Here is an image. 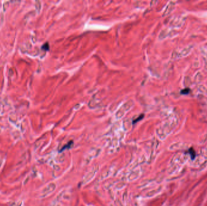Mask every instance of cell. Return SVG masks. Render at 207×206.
I'll list each match as a JSON object with an SVG mask.
<instances>
[{"label": "cell", "mask_w": 207, "mask_h": 206, "mask_svg": "<svg viewBox=\"0 0 207 206\" xmlns=\"http://www.w3.org/2000/svg\"><path fill=\"white\" fill-rule=\"evenodd\" d=\"M73 145V141H70L67 144H66L65 146H64L62 149L60 150V152H62L64 150L67 149H70Z\"/></svg>", "instance_id": "cell-1"}, {"label": "cell", "mask_w": 207, "mask_h": 206, "mask_svg": "<svg viewBox=\"0 0 207 206\" xmlns=\"http://www.w3.org/2000/svg\"><path fill=\"white\" fill-rule=\"evenodd\" d=\"M188 154H190V157H191L192 160H194V159L195 158V157H196V152H195L194 149L191 148L188 149Z\"/></svg>", "instance_id": "cell-2"}, {"label": "cell", "mask_w": 207, "mask_h": 206, "mask_svg": "<svg viewBox=\"0 0 207 206\" xmlns=\"http://www.w3.org/2000/svg\"><path fill=\"white\" fill-rule=\"evenodd\" d=\"M190 89L189 88H185L184 89H183L181 91V95H187L188 94L190 93Z\"/></svg>", "instance_id": "cell-3"}, {"label": "cell", "mask_w": 207, "mask_h": 206, "mask_svg": "<svg viewBox=\"0 0 207 206\" xmlns=\"http://www.w3.org/2000/svg\"><path fill=\"white\" fill-rule=\"evenodd\" d=\"M42 49L44 50H49V45L48 43H45L42 46Z\"/></svg>", "instance_id": "cell-4"}, {"label": "cell", "mask_w": 207, "mask_h": 206, "mask_svg": "<svg viewBox=\"0 0 207 206\" xmlns=\"http://www.w3.org/2000/svg\"><path fill=\"white\" fill-rule=\"evenodd\" d=\"M144 116V114H141V115H140L138 117V118H137L136 119H135L134 120H133V124H134V123H136L137 122L139 121V120H141L142 119H143Z\"/></svg>", "instance_id": "cell-5"}]
</instances>
